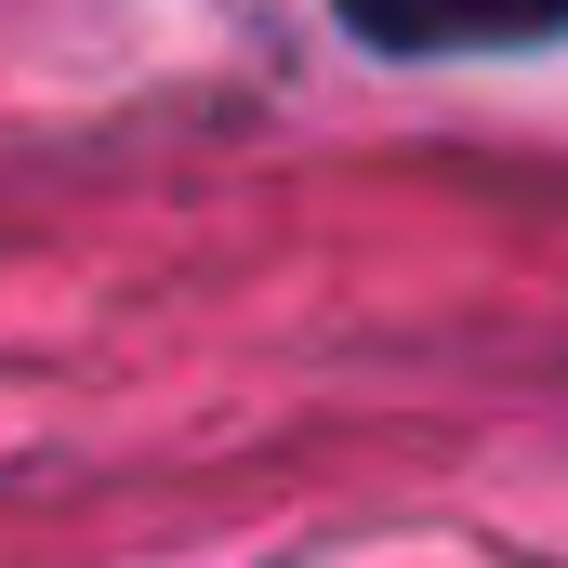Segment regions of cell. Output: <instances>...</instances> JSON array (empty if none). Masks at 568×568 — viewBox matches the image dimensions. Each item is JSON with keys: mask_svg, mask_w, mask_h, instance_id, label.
Returning a JSON list of instances; mask_svg holds the SVG:
<instances>
[{"mask_svg": "<svg viewBox=\"0 0 568 568\" xmlns=\"http://www.w3.org/2000/svg\"><path fill=\"white\" fill-rule=\"evenodd\" d=\"M331 27L384 67H463V53H542L568 40V0H331Z\"/></svg>", "mask_w": 568, "mask_h": 568, "instance_id": "1", "label": "cell"}]
</instances>
